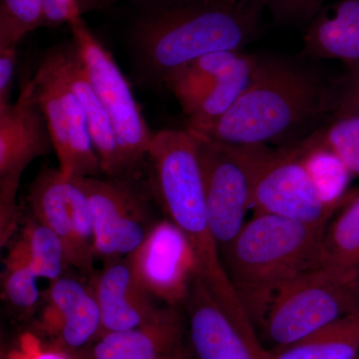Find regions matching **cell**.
I'll return each mask as SVG.
<instances>
[{"label":"cell","instance_id":"cell-7","mask_svg":"<svg viewBox=\"0 0 359 359\" xmlns=\"http://www.w3.org/2000/svg\"><path fill=\"white\" fill-rule=\"evenodd\" d=\"M54 151L32 78L14 102L0 105V242L4 247L20 222L16 195L28 165Z\"/></svg>","mask_w":359,"mask_h":359},{"label":"cell","instance_id":"cell-2","mask_svg":"<svg viewBox=\"0 0 359 359\" xmlns=\"http://www.w3.org/2000/svg\"><path fill=\"white\" fill-rule=\"evenodd\" d=\"M334 109V83L318 71L282 56L257 55L244 93L219 120L195 133L226 145L283 147L313 134Z\"/></svg>","mask_w":359,"mask_h":359},{"label":"cell","instance_id":"cell-24","mask_svg":"<svg viewBox=\"0 0 359 359\" xmlns=\"http://www.w3.org/2000/svg\"><path fill=\"white\" fill-rule=\"evenodd\" d=\"M18 238L39 278L53 280L61 278L67 264L65 245L48 226L30 215Z\"/></svg>","mask_w":359,"mask_h":359},{"label":"cell","instance_id":"cell-15","mask_svg":"<svg viewBox=\"0 0 359 359\" xmlns=\"http://www.w3.org/2000/svg\"><path fill=\"white\" fill-rule=\"evenodd\" d=\"M184 332L178 306H167L139 327L101 335L90 346L87 359H171L187 349Z\"/></svg>","mask_w":359,"mask_h":359},{"label":"cell","instance_id":"cell-17","mask_svg":"<svg viewBox=\"0 0 359 359\" xmlns=\"http://www.w3.org/2000/svg\"><path fill=\"white\" fill-rule=\"evenodd\" d=\"M91 289L100 311L101 335L139 327L159 309L153 304V295L137 280L127 259L107 262L103 271L94 276Z\"/></svg>","mask_w":359,"mask_h":359},{"label":"cell","instance_id":"cell-25","mask_svg":"<svg viewBox=\"0 0 359 359\" xmlns=\"http://www.w3.org/2000/svg\"><path fill=\"white\" fill-rule=\"evenodd\" d=\"M302 141L334 153L351 176L359 178V114L334 115L332 122Z\"/></svg>","mask_w":359,"mask_h":359},{"label":"cell","instance_id":"cell-16","mask_svg":"<svg viewBox=\"0 0 359 359\" xmlns=\"http://www.w3.org/2000/svg\"><path fill=\"white\" fill-rule=\"evenodd\" d=\"M45 56L74 92L83 108L102 173L110 178L125 177L119 146L109 116L90 82L72 40L68 43L52 47Z\"/></svg>","mask_w":359,"mask_h":359},{"label":"cell","instance_id":"cell-6","mask_svg":"<svg viewBox=\"0 0 359 359\" xmlns=\"http://www.w3.org/2000/svg\"><path fill=\"white\" fill-rule=\"evenodd\" d=\"M69 26L90 82L109 116L125 177H132L147 160L153 133L112 54L89 29L82 16L71 20Z\"/></svg>","mask_w":359,"mask_h":359},{"label":"cell","instance_id":"cell-10","mask_svg":"<svg viewBox=\"0 0 359 359\" xmlns=\"http://www.w3.org/2000/svg\"><path fill=\"white\" fill-rule=\"evenodd\" d=\"M78 180L91 210L96 257L107 263L130 256L152 228L146 201L132 185V177Z\"/></svg>","mask_w":359,"mask_h":359},{"label":"cell","instance_id":"cell-5","mask_svg":"<svg viewBox=\"0 0 359 359\" xmlns=\"http://www.w3.org/2000/svg\"><path fill=\"white\" fill-rule=\"evenodd\" d=\"M231 147L249 172L254 214L273 215L320 226H327L339 212V207L323 199L294 146Z\"/></svg>","mask_w":359,"mask_h":359},{"label":"cell","instance_id":"cell-35","mask_svg":"<svg viewBox=\"0 0 359 359\" xmlns=\"http://www.w3.org/2000/svg\"><path fill=\"white\" fill-rule=\"evenodd\" d=\"M356 359H359V356H358V358H356Z\"/></svg>","mask_w":359,"mask_h":359},{"label":"cell","instance_id":"cell-27","mask_svg":"<svg viewBox=\"0 0 359 359\" xmlns=\"http://www.w3.org/2000/svg\"><path fill=\"white\" fill-rule=\"evenodd\" d=\"M44 0H0V48L18 47L43 27Z\"/></svg>","mask_w":359,"mask_h":359},{"label":"cell","instance_id":"cell-21","mask_svg":"<svg viewBox=\"0 0 359 359\" xmlns=\"http://www.w3.org/2000/svg\"><path fill=\"white\" fill-rule=\"evenodd\" d=\"M243 51L214 52L193 59L172 71L162 87L173 94L184 112L233 67Z\"/></svg>","mask_w":359,"mask_h":359},{"label":"cell","instance_id":"cell-20","mask_svg":"<svg viewBox=\"0 0 359 359\" xmlns=\"http://www.w3.org/2000/svg\"><path fill=\"white\" fill-rule=\"evenodd\" d=\"M269 353V359H356L359 356V311Z\"/></svg>","mask_w":359,"mask_h":359},{"label":"cell","instance_id":"cell-9","mask_svg":"<svg viewBox=\"0 0 359 359\" xmlns=\"http://www.w3.org/2000/svg\"><path fill=\"white\" fill-rule=\"evenodd\" d=\"M32 216L50 228L65 245L67 264L84 275L93 273L95 233L86 194L79 180L44 168L28 195Z\"/></svg>","mask_w":359,"mask_h":359},{"label":"cell","instance_id":"cell-3","mask_svg":"<svg viewBox=\"0 0 359 359\" xmlns=\"http://www.w3.org/2000/svg\"><path fill=\"white\" fill-rule=\"evenodd\" d=\"M327 226H311L254 214L223 255L224 266L245 311L262 327L271 304L287 285L323 264Z\"/></svg>","mask_w":359,"mask_h":359},{"label":"cell","instance_id":"cell-28","mask_svg":"<svg viewBox=\"0 0 359 359\" xmlns=\"http://www.w3.org/2000/svg\"><path fill=\"white\" fill-rule=\"evenodd\" d=\"M276 25H306L325 7V0H256Z\"/></svg>","mask_w":359,"mask_h":359},{"label":"cell","instance_id":"cell-11","mask_svg":"<svg viewBox=\"0 0 359 359\" xmlns=\"http://www.w3.org/2000/svg\"><path fill=\"white\" fill-rule=\"evenodd\" d=\"M195 134L208 215L224 255L245 226L248 212L252 211L250 175L231 146Z\"/></svg>","mask_w":359,"mask_h":359},{"label":"cell","instance_id":"cell-32","mask_svg":"<svg viewBox=\"0 0 359 359\" xmlns=\"http://www.w3.org/2000/svg\"><path fill=\"white\" fill-rule=\"evenodd\" d=\"M123 0H77L82 13L89 11H95V9H102L105 7L113 6Z\"/></svg>","mask_w":359,"mask_h":359},{"label":"cell","instance_id":"cell-13","mask_svg":"<svg viewBox=\"0 0 359 359\" xmlns=\"http://www.w3.org/2000/svg\"><path fill=\"white\" fill-rule=\"evenodd\" d=\"M189 330L198 359H269L255 328L237 325L196 276L185 299Z\"/></svg>","mask_w":359,"mask_h":359},{"label":"cell","instance_id":"cell-29","mask_svg":"<svg viewBox=\"0 0 359 359\" xmlns=\"http://www.w3.org/2000/svg\"><path fill=\"white\" fill-rule=\"evenodd\" d=\"M334 115L359 114V60L346 65V74L334 83Z\"/></svg>","mask_w":359,"mask_h":359},{"label":"cell","instance_id":"cell-19","mask_svg":"<svg viewBox=\"0 0 359 359\" xmlns=\"http://www.w3.org/2000/svg\"><path fill=\"white\" fill-rule=\"evenodd\" d=\"M257 59V55L243 51L233 67L184 111L186 128L194 132L202 131L230 109L249 86Z\"/></svg>","mask_w":359,"mask_h":359},{"label":"cell","instance_id":"cell-23","mask_svg":"<svg viewBox=\"0 0 359 359\" xmlns=\"http://www.w3.org/2000/svg\"><path fill=\"white\" fill-rule=\"evenodd\" d=\"M292 146L301 153L325 202L339 208L346 204L353 193L348 190L353 176L344 163L325 148L308 145L302 141Z\"/></svg>","mask_w":359,"mask_h":359},{"label":"cell","instance_id":"cell-4","mask_svg":"<svg viewBox=\"0 0 359 359\" xmlns=\"http://www.w3.org/2000/svg\"><path fill=\"white\" fill-rule=\"evenodd\" d=\"M358 311L359 273L323 263L276 297L261 328L276 348Z\"/></svg>","mask_w":359,"mask_h":359},{"label":"cell","instance_id":"cell-34","mask_svg":"<svg viewBox=\"0 0 359 359\" xmlns=\"http://www.w3.org/2000/svg\"><path fill=\"white\" fill-rule=\"evenodd\" d=\"M0 359H11V358H9L8 353H4V351H2L1 358H0Z\"/></svg>","mask_w":359,"mask_h":359},{"label":"cell","instance_id":"cell-18","mask_svg":"<svg viewBox=\"0 0 359 359\" xmlns=\"http://www.w3.org/2000/svg\"><path fill=\"white\" fill-rule=\"evenodd\" d=\"M304 51L320 59L359 60V0H340L325 6L306 26Z\"/></svg>","mask_w":359,"mask_h":359},{"label":"cell","instance_id":"cell-22","mask_svg":"<svg viewBox=\"0 0 359 359\" xmlns=\"http://www.w3.org/2000/svg\"><path fill=\"white\" fill-rule=\"evenodd\" d=\"M323 263L359 273V190L353 191L327 224L323 242Z\"/></svg>","mask_w":359,"mask_h":359},{"label":"cell","instance_id":"cell-14","mask_svg":"<svg viewBox=\"0 0 359 359\" xmlns=\"http://www.w3.org/2000/svg\"><path fill=\"white\" fill-rule=\"evenodd\" d=\"M37 325L52 344L71 353L91 346L101 335L100 311L91 287L69 276L51 282Z\"/></svg>","mask_w":359,"mask_h":359},{"label":"cell","instance_id":"cell-33","mask_svg":"<svg viewBox=\"0 0 359 359\" xmlns=\"http://www.w3.org/2000/svg\"><path fill=\"white\" fill-rule=\"evenodd\" d=\"M171 359H192V356H191L188 349H186V351H184L183 353L178 354V355H176L175 358Z\"/></svg>","mask_w":359,"mask_h":359},{"label":"cell","instance_id":"cell-30","mask_svg":"<svg viewBox=\"0 0 359 359\" xmlns=\"http://www.w3.org/2000/svg\"><path fill=\"white\" fill-rule=\"evenodd\" d=\"M7 353L11 359H76L67 349L53 344L42 346L36 337L30 334L23 337L20 348Z\"/></svg>","mask_w":359,"mask_h":359},{"label":"cell","instance_id":"cell-1","mask_svg":"<svg viewBox=\"0 0 359 359\" xmlns=\"http://www.w3.org/2000/svg\"><path fill=\"white\" fill-rule=\"evenodd\" d=\"M127 41L139 83L162 87L189 61L243 51L261 34L264 8L256 0H142Z\"/></svg>","mask_w":359,"mask_h":359},{"label":"cell","instance_id":"cell-31","mask_svg":"<svg viewBox=\"0 0 359 359\" xmlns=\"http://www.w3.org/2000/svg\"><path fill=\"white\" fill-rule=\"evenodd\" d=\"M18 47L0 48V105L11 103Z\"/></svg>","mask_w":359,"mask_h":359},{"label":"cell","instance_id":"cell-26","mask_svg":"<svg viewBox=\"0 0 359 359\" xmlns=\"http://www.w3.org/2000/svg\"><path fill=\"white\" fill-rule=\"evenodd\" d=\"M37 276L20 241H16L4 259L2 290L7 302L20 313L29 314L40 299Z\"/></svg>","mask_w":359,"mask_h":359},{"label":"cell","instance_id":"cell-8","mask_svg":"<svg viewBox=\"0 0 359 359\" xmlns=\"http://www.w3.org/2000/svg\"><path fill=\"white\" fill-rule=\"evenodd\" d=\"M32 80L50 132L59 171L71 179L99 177L102 173L100 160L83 108L45 54Z\"/></svg>","mask_w":359,"mask_h":359},{"label":"cell","instance_id":"cell-12","mask_svg":"<svg viewBox=\"0 0 359 359\" xmlns=\"http://www.w3.org/2000/svg\"><path fill=\"white\" fill-rule=\"evenodd\" d=\"M126 259L137 280L153 297L168 306L185 302L197 276V264L188 240L173 222L165 219L154 224Z\"/></svg>","mask_w":359,"mask_h":359}]
</instances>
